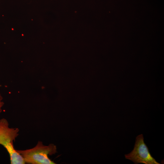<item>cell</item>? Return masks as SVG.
<instances>
[{
    "label": "cell",
    "mask_w": 164,
    "mask_h": 164,
    "mask_svg": "<svg viewBox=\"0 0 164 164\" xmlns=\"http://www.w3.org/2000/svg\"><path fill=\"white\" fill-rule=\"evenodd\" d=\"M19 132V128L9 127L6 119L3 118L0 119V145L5 149L9 154L15 150L13 142L18 136Z\"/></svg>",
    "instance_id": "cell-3"
},
{
    "label": "cell",
    "mask_w": 164,
    "mask_h": 164,
    "mask_svg": "<svg viewBox=\"0 0 164 164\" xmlns=\"http://www.w3.org/2000/svg\"><path fill=\"white\" fill-rule=\"evenodd\" d=\"M4 104V102L2 101H0V114L2 111V108Z\"/></svg>",
    "instance_id": "cell-4"
},
{
    "label": "cell",
    "mask_w": 164,
    "mask_h": 164,
    "mask_svg": "<svg viewBox=\"0 0 164 164\" xmlns=\"http://www.w3.org/2000/svg\"><path fill=\"white\" fill-rule=\"evenodd\" d=\"M17 151L22 156L26 163L56 164L48 157L49 155H51L57 152L56 146L53 144L45 145L42 142L39 141L33 148L24 150H17Z\"/></svg>",
    "instance_id": "cell-1"
},
{
    "label": "cell",
    "mask_w": 164,
    "mask_h": 164,
    "mask_svg": "<svg viewBox=\"0 0 164 164\" xmlns=\"http://www.w3.org/2000/svg\"><path fill=\"white\" fill-rule=\"evenodd\" d=\"M3 99V97L1 94L0 93V101H2Z\"/></svg>",
    "instance_id": "cell-5"
},
{
    "label": "cell",
    "mask_w": 164,
    "mask_h": 164,
    "mask_svg": "<svg viewBox=\"0 0 164 164\" xmlns=\"http://www.w3.org/2000/svg\"><path fill=\"white\" fill-rule=\"evenodd\" d=\"M126 159L132 161L135 164H160L152 156L148 147L145 143L142 134L138 135L133 150L125 155Z\"/></svg>",
    "instance_id": "cell-2"
}]
</instances>
